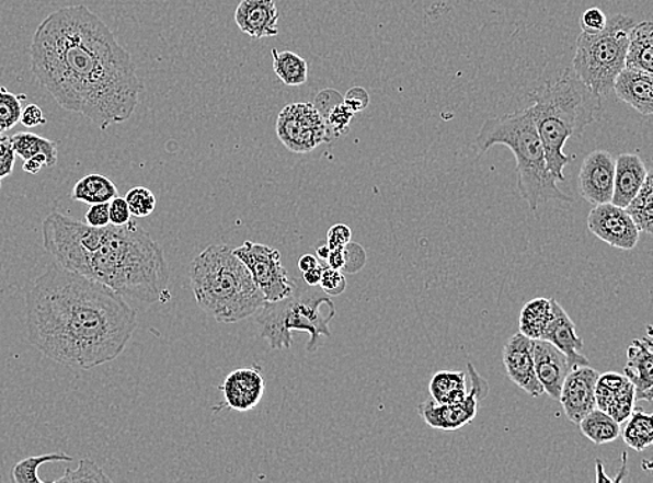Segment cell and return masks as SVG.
Returning <instances> with one entry per match:
<instances>
[{"label": "cell", "mask_w": 653, "mask_h": 483, "mask_svg": "<svg viewBox=\"0 0 653 483\" xmlns=\"http://www.w3.org/2000/svg\"><path fill=\"white\" fill-rule=\"evenodd\" d=\"M31 71L65 111L102 131L134 115L142 84L137 66L100 15L84 4L50 13L33 35Z\"/></svg>", "instance_id": "cell-1"}, {"label": "cell", "mask_w": 653, "mask_h": 483, "mask_svg": "<svg viewBox=\"0 0 653 483\" xmlns=\"http://www.w3.org/2000/svg\"><path fill=\"white\" fill-rule=\"evenodd\" d=\"M30 343L65 367L115 361L137 329V312L100 281L49 266L25 297Z\"/></svg>", "instance_id": "cell-2"}, {"label": "cell", "mask_w": 653, "mask_h": 483, "mask_svg": "<svg viewBox=\"0 0 653 483\" xmlns=\"http://www.w3.org/2000/svg\"><path fill=\"white\" fill-rule=\"evenodd\" d=\"M44 249L55 264L110 287L122 297L153 304L168 296L163 250L136 222L92 228L60 212L43 222Z\"/></svg>", "instance_id": "cell-3"}, {"label": "cell", "mask_w": 653, "mask_h": 483, "mask_svg": "<svg viewBox=\"0 0 653 483\" xmlns=\"http://www.w3.org/2000/svg\"><path fill=\"white\" fill-rule=\"evenodd\" d=\"M535 126L541 137L547 168L558 182H564V168L573 157L563 152L569 138L581 137L598 119L600 96L581 81L575 71L565 68L552 80L529 94Z\"/></svg>", "instance_id": "cell-4"}, {"label": "cell", "mask_w": 653, "mask_h": 483, "mask_svg": "<svg viewBox=\"0 0 653 483\" xmlns=\"http://www.w3.org/2000/svg\"><path fill=\"white\" fill-rule=\"evenodd\" d=\"M190 279L195 301L219 323H238L265 304L253 276L229 245H209L193 261Z\"/></svg>", "instance_id": "cell-5"}, {"label": "cell", "mask_w": 653, "mask_h": 483, "mask_svg": "<svg viewBox=\"0 0 653 483\" xmlns=\"http://www.w3.org/2000/svg\"><path fill=\"white\" fill-rule=\"evenodd\" d=\"M495 146L507 147L516 157L518 192L531 210L548 202H574L548 171L541 137L529 107L483 123L476 140L478 151L486 152Z\"/></svg>", "instance_id": "cell-6"}, {"label": "cell", "mask_w": 653, "mask_h": 483, "mask_svg": "<svg viewBox=\"0 0 653 483\" xmlns=\"http://www.w3.org/2000/svg\"><path fill=\"white\" fill-rule=\"evenodd\" d=\"M293 283L291 295L279 301L265 302L255 313V322L260 336L272 349H289L291 332L298 331L310 333L307 349L313 353L321 336L331 337L329 323L336 315V307L321 287L308 286L302 277H295Z\"/></svg>", "instance_id": "cell-7"}, {"label": "cell", "mask_w": 653, "mask_h": 483, "mask_svg": "<svg viewBox=\"0 0 653 483\" xmlns=\"http://www.w3.org/2000/svg\"><path fill=\"white\" fill-rule=\"evenodd\" d=\"M635 22L615 14L598 34L583 33L575 44L573 70L599 96L609 95L616 77L626 68L629 34Z\"/></svg>", "instance_id": "cell-8"}, {"label": "cell", "mask_w": 653, "mask_h": 483, "mask_svg": "<svg viewBox=\"0 0 653 483\" xmlns=\"http://www.w3.org/2000/svg\"><path fill=\"white\" fill-rule=\"evenodd\" d=\"M276 135L293 153H310L332 140L325 117L310 102L283 107L276 120Z\"/></svg>", "instance_id": "cell-9"}, {"label": "cell", "mask_w": 653, "mask_h": 483, "mask_svg": "<svg viewBox=\"0 0 653 483\" xmlns=\"http://www.w3.org/2000/svg\"><path fill=\"white\" fill-rule=\"evenodd\" d=\"M233 251L250 271L255 285L264 295L265 302L279 301L291 295L295 283L282 265L280 253L274 246L247 240Z\"/></svg>", "instance_id": "cell-10"}, {"label": "cell", "mask_w": 653, "mask_h": 483, "mask_svg": "<svg viewBox=\"0 0 653 483\" xmlns=\"http://www.w3.org/2000/svg\"><path fill=\"white\" fill-rule=\"evenodd\" d=\"M471 389L462 402L438 404L431 398L419 405V414L425 424L434 429L459 430L472 423L478 414V405L490 393V383L478 373L474 365L468 364Z\"/></svg>", "instance_id": "cell-11"}, {"label": "cell", "mask_w": 653, "mask_h": 483, "mask_svg": "<svg viewBox=\"0 0 653 483\" xmlns=\"http://www.w3.org/2000/svg\"><path fill=\"white\" fill-rule=\"evenodd\" d=\"M587 226L591 233L615 249L631 251L640 241L641 231L630 215L611 203L595 205L588 215Z\"/></svg>", "instance_id": "cell-12"}, {"label": "cell", "mask_w": 653, "mask_h": 483, "mask_svg": "<svg viewBox=\"0 0 653 483\" xmlns=\"http://www.w3.org/2000/svg\"><path fill=\"white\" fill-rule=\"evenodd\" d=\"M615 186V159L605 149H595L585 157L578 174L581 197L600 205L611 203Z\"/></svg>", "instance_id": "cell-13"}, {"label": "cell", "mask_w": 653, "mask_h": 483, "mask_svg": "<svg viewBox=\"0 0 653 483\" xmlns=\"http://www.w3.org/2000/svg\"><path fill=\"white\" fill-rule=\"evenodd\" d=\"M598 378V371L589 365H584L572 369L564 379L559 402L562 403L570 423L580 424L585 415L596 409L595 387Z\"/></svg>", "instance_id": "cell-14"}, {"label": "cell", "mask_w": 653, "mask_h": 483, "mask_svg": "<svg viewBox=\"0 0 653 483\" xmlns=\"http://www.w3.org/2000/svg\"><path fill=\"white\" fill-rule=\"evenodd\" d=\"M503 365L508 379L531 398H539L545 393L535 373L532 338L520 332L508 338L503 348Z\"/></svg>", "instance_id": "cell-15"}, {"label": "cell", "mask_w": 653, "mask_h": 483, "mask_svg": "<svg viewBox=\"0 0 653 483\" xmlns=\"http://www.w3.org/2000/svg\"><path fill=\"white\" fill-rule=\"evenodd\" d=\"M226 405L245 413L260 404L265 393V380L256 368H240L226 377L222 387Z\"/></svg>", "instance_id": "cell-16"}, {"label": "cell", "mask_w": 653, "mask_h": 483, "mask_svg": "<svg viewBox=\"0 0 653 483\" xmlns=\"http://www.w3.org/2000/svg\"><path fill=\"white\" fill-rule=\"evenodd\" d=\"M625 377L635 390V400L652 403L653 395V343L652 326H646V337L635 338L627 349Z\"/></svg>", "instance_id": "cell-17"}, {"label": "cell", "mask_w": 653, "mask_h": 483, "mask_svg": "<svg viewBox=\"0 0 653 483\" xmlns=\"http://www.w3.org/2000/svg\"><path fill=\"white\" fill-rule=\"evenodd\" d=\"M241 33L253 39L279 35V9L275 0H241L234 12Z\"/></svg>", "instance_id": "cell-18"}, {"label": "cell", "mask_w": 653, "mask_h": 483, "mask_svg": "<svg viewBox=\"0 0 653 483\" xmlns=\"http://www.w3.org/2000/svg\"><path fill=\"white\" fill-rule=\"evenodd\" d=\"M535 373L543 392L554 400H559L564 379L572 369L565 354L547 341H534Z\"/></svg>", "instance_id": "cell-19"}, {"label": "cell", "mask_w": 653, "mask_h": 483, "mask_svg": "<svg viewBox=\"0 0 653 483\" xmlns=\"http://www.w3.org/2000/svg\"><path fill=\"white\" fill-rule=\"evenodd\" d=\"M552 318H550L548 326L545 329L541 341L552 343L554 347L564 353L573 368L588 365L589 359L581 353L584 349L583 338L575 333L572 318L554 298H552Z\"/></svg>", "instance_id": "cell-20"}, {"label": "cell", "mask_w": 653, "mask_h": 483, "mask_svg": "<svg viewBox=\"0 0 653 483\" xmlns=\"http://www.w3.org/2000/svg\"><path fill=\"white\" fill-rule=\"evenodd\" d=\"M614 90L617 100L632 107L642 116L653 113V79L646 71L625 68L616 77Z\"/></svg>", "instance_id": "cell-21"}, {"label": "cell", "mask_w": 653, "mask_h": 483, "mask_svg": "<svg viewBox=\"0 0 653 483\" xmlns=\"http://www.w3.org/2000/svg\"><path fill=\"white\" fill-rule=\"evenodd\" d=\"M648 174L646 164L637 153H623L615 161V186L611 204L626 208L640 192Z\"/></svg>", "instance_id": "cell-22"}, {"label": "cell", "mask_w": 653, "mask_h": 483, "mask_svg": "<svg viewBox=\"0 0 653 483\" xmlns=\"http://www.w3.org/2000/svg\"><path fill=\"white\" fill-rule=\"evenodd\" d=\"M626 68L653 71V25L642 22L632 25L627 45Z\"/></svg>", "instance_id": "cell-23"}, {"label": "cell", "mask_w": 653, "mask_h": 483, "mask_svg": "<svg viewBox=\"0 0 653 483\" xmlns=\"http://www.w3.org/2000/svg\"><path fill=\"white\" fill-rule=\"evenodd\" d=\"M117 194H119V189L111 179L102 176V174H89L76 183L70 197L77 203L94 205L111 203L113 198L117 197Z\"/></svg>", "instance_id": "cell-24"}, {"label": "cell", "mask_w": 653, "mask_h": 483, "mask_svg": "<svg viewBox=\"0 0 653 483\" xmlns=\"http://www.w3.org/2000/svg\"><path fill=\"white\" fill-rule=\"evenodd\" d=\"M553 306L552 298H534L523 307L518 325L524 336L532 341H541L545 329H547L550 318H552Z\"/></svg>", "instance_id": "cell-25"}, {"label": "cell", "mask_w": 653, "mask_h": 483, "mask_svg": "<svg viewBox=\"0 0 653 483\" xmlns=\"http://www.w3.org/2000/svg\"><path fill=\"white\" fill-rule=\"evenodd\" d=\"M467 375L461 371H439L429 382L431 399L438 404H454L467 398Z\"/></svg>", "instance_id": "cell-26"}, {"label": "cell", "mask_w": 653, "mask_h": 483, "mask_svg": "<svg viewBox=\"0 0 653 483\" xmlns=\"http://www.w3.org/2000/svg\"><path fill=\"white\" fill-rule=\"evenodd\" d=\"M578 425L585 438L596 446L611 444L621 434L620 424L599 409L591 411L580 421Z\"/></svg>", "instance_id": "cell-27"}, {"label": "cell", "mask_w": 653, "mask_h": 483, "mask_svg": "<svg viewBox=\"0 0 653 483\" xmlns=\"http://www.w3.org/2000/svg\"><path fill=\"white\" fill-rule=\"evenodd\" d=\"M15 156L27 159L44 156L48 161V168H54L58 163V143L48 140V138L34 135V133H18L10 137Z\"/></svg>", "instance_id": "cell-28"}, {"label": "cell", "mask_w": 653, "mask_h": 483, "mask_svg": "<svg viewBox=\"0 0 653 483\" xmlns=\"http://www.w3.org/2000/svg\"><path fill=\"white\" fill-rule=\"evenodd\" d=\"M274 71L283 84L287 87H301L308 81V64L300 55L290 50L272 49Z\"/></svg>", "instance_id": "cell-29"}, {"label": "cell", "mask_w": 653, "mask_h": 483, "mask_svg": "<svg viewBox=\"0 0 653 483\" xmlns=\"http://www.w3.org/2000/svg\"><path fill=\"white\" fill-rule=\"evenodd\" d=\"M632 222L642 233L652 234L653 230V176L648 171L644 184L635 197L625 208Z\"/></svg>", "instance_id": "cell-30"}, {"label": "cell", "mask_w": 653, "mask_h": 483, "mask_svg": "<svg viewBox=\"0 0 653 483\" xmlns=\"http://www.w3.org/2000/svg\"><path fill=\"white\" fill-rule=\"evenodd\" d=\"M623 430L626 445L635 451H644L653 444L652 414L632 411Z\"/></svg>", "instance_id": "cell-31"}, {"label": "cell", "mask_w": 653, "mask_h": 483, "mask_svg": "<svg viewBox=\"0 0 653 483\" xmlns=\"http://www.w3.org/2000/svg\"><path fill=\"white\" fill-rule=\"evenodd\" d=\"M73 461V457L66 453H50L44 456L28 457L19 461L12 471V480L14 483H44L38 476V469L41 465L48 464V462Z\"/></svg>", "instance_id": "cell-32"}, {"label": "cell", "mask_w": 653, "mask_h": 483, "mask_svg": "<svg viewBox=\"0 0 653 483\" xmlns=\"http://www.w3.org/2000/svg\"><path fill=\"white\" fill-rule=\"evenodd\" d=\"M25 95H14L7 87H0V135L12 130L22 119V101Z\"/></svg>", "instance_id": "cell-33"}, {"label": "cell", "mask_w": 653, "mask_h": 483, "mask_svg": "<svg viewBox=\"0 0 653 483\" xmlns=\"http://www.w3.org/2000/svg\"><path fill=\"white\" fill-rule=\"evenodd\" d=\"M56 483H76V482H112L104 470L94 461L84 459L80 461L79 469L65 471V475L55 481Z\"/></svg>", "instance_id": "cell-34"}, {"label": "cell", "mask_w": 653, "mask_h": 483, "mask_svg": "<svg viewBox=\"0 0 653 483\" xmlns=\"http://www.w3.org/2000/svg\"><path fill=\"white\" fill-rule=\"evenodd\" d=\"M635 402V390L634 387H632V383L629 382L623 389L620 390L619 393L615 395L614 399H611V402L608 405V409H606L605 413H608L611 418L621 425L626 423L632 411H634Z\"/></svg>", "instance_id": "cell-35"}, {"label": "cell", "mask_w": 653, "mask_h": 483, "mask_svg": "<svg viewBox=\"0 0 653 483\" xmlns=\"http://www.w3.org/2000/svg\"><path fill=\"white\" fill-rule=\"evenodd\" d=\"M126 203L130 208L131 216L147 218L157 208V197L151 189L146 187H134L126 194Z\"/></svg>", "instance_id": "cell-36"}, {"label": "cell", "mask_w": 653, "mask_h": 483, "mask_svg": "<svg viewBox=\"0 0 653 483\" xmlns=\"http://www.w3.org/2000/svg\"><path fill=\"white\" fill-rule=\"evenodd\" d=\"M353 117L354 113L343 104V101L334 105L325 116L326 125L329 131H331L332 138H339L346 135L350 130V125H352Z\"/></svg>", "instance_id": "cell-37"}, {"label": "cell", "mask_w": 653, "mask_h": 483, "mask_svg": "<svg viewBox=\"0 0 653 483\" xmlns=\"http://www.w3.org/2000/svg\"><path fill=\"white\" fill-rule=\"evenodd\" d=\"M344 265L342 272L344 274H357V272L364 268L365 262H367V254L362 245L352 243L343 246Z\"/></svg>", "instance_id": "cell-38"}, {"label": "cell", "mask_w": 653, "mask_h": 483, "mask_svg": "<svg viewBox=\"0 0 653 483\" xmlns=\"http://www.w3.org/2000/svg\"><path fill=\"white\" fill-rule=\"evenodd\" d=\"M320 287L328 296H341L347 289V280L343 272L325 266L322 272Z\"/></svg>", "instance_id": "cell-39"}, {"label": "cell", "mask_w": 653, "mask_h": 483, "mask_svg": "<svg viewBox=\"0 0 653 483\" xmlns=\"http://www.w3.org/2000/svg\"><path fill=\"white\" fill-rule=\"evenodd\" d=\"M606 22H608V15L602 12L599 8H591L581 15L580 23L583 33L598 34L605 28Z\"/></svg>", "instance_id": "cell-40"}, {"label": "cell", "mask_w": 653, "mask_h": 483, "mask_svg": "<svg viewBox=\"0 0 653 483\" xmlns=\"http://www.w3.org/2000/svg\"><path fill=\"white\" fill-rule=\"evenodd\" d=\"M15 152L10 141V137H4L0 140V187H2V180L12 176L15 164Z\"/></svg>", "instance_id": "cell-41"}, {"label": "cell", "mask_w": 653, "mask_h": 483, "mask_svg": "<svg viewBox=\"0 0 653 483\" xmlns=\"http://www.w3.org/2000/svg\"><path fill=\"white\" fill-rule=\"evenodd\" d=\"M343 104L348 107L350 111L356 115V113L367 110L369 105L368 91L363 87H353L343 96Z\"/></svg>", "instance_id": "cell-42"}, {"label": "cell", "mask_w": 653, "mask_h": 483, "mask_svg": "<svg viewBox=\"0 0 653 483\" xmlns=\"http://www.w3.org/2000/svg\"><path fill=\"white\" fill-rule=\"evenodd\" d=\"M133 216L130 208L126 203V198L117 197L113 198L110 203V219L113 226H125L130 222Z\"/></svg>", "instance_id": "cell-43"}, {"label": "cell", "mask_w": 653, "mask_h": 483, "mask_svg": "<svg viewBox=\"0 0 653 483\" xmlns=\"http://www.w3.org/2000/svg\"><path fill=\"white\" fill-rule=\"evenodd\" d=\"M85 223L92 228H105L111 225L110 219V203L91 205L85 214Z\"/></svg>", "instance_id": "cell-44"}, {"label": "cell", "mask_w": 653, "mask_h": 483, "mask_svg": "<svg viewBox=\"0 0 653 483\" xmlns=\"http://www.w3.org/2000/svg\"><path fill=\"white\" fill-rule=\"evenodd\" d=\"M352 229L347 225H334L328 230L326 244L329 249H337V246H344L352 241Z\"/></svg>", "instance_id": "cell-45"}, {"label": "cell", "mask_w": 653, "mask_h": 483, "mask_svg": "<svg viewBox=\"0 0 653 483\" xmlns=\"http://www.w3.org/2000/svg\"><path fill=\"white\" fill-rule=\"evenodd\" d=\"M20 122H22L25 127L33 128L45 125L46 117L38 105L30 104L23 107L22 119H20Z\"/></svg>", "instance_id": "cell-46"}, {"label": "cell", "mask_w": 653, "mask_h": 483, "mask_svg": "<svg viewBox=\"0 0 653 483\" xmlns=\"http://www.w3.org/2000/svg\"><path fill=\"white\" fill-rule=\"evenodd\" d=\"M48 168V161L44 156H37L24 162V171L30 174H38L44 168Z\"/></svg>", "instance_id": "cell-47"}, {"label": "cell", "mask_w": 653, "mask_h": 483, "mask_svg": "<svg viewBox=\"0 0 653 483\" xmlns=\"http://www.w3.org/2000/svg\"><path fill=\"white\" fill-rule=\"evenodd\" d=\"M323 268H325V266L320 264L317 268L302 272V280H305L308 286H320Z\"/></svg>", "instance_id": "cell-48"}, {"label": "cell", "mask_w": 653, "mask_h": 483, "mask_svg": "<svg viewBox=\"0 0 653 483\" xmlns=\"http://www.w3.org/2000/svg\"><path fill=\"white\" fill-rule=\"evenodd\" d=\"M320 265V260L317 258L316 255L307 254L302 255L300 261H298V269L300 272H307Z\"/></svg>", "instance_id": "cell-49"}, {"label": "cell", "mask_w": 653, "mask_h": 483, "mask_svg": "<svg viewBox=\"0 0 653 483\" xmlns=\"http://www.w3.org/2000/svg\"><path fill=\"white\" fill-rule=\"evenodd\" d=\"M329 253H331V249H329L328 244L318 246L317 258L326 261Z\"/></svg>", "instance_id": "cell-50"}, {"label": "cell", "mask_w": 653, "mask_h": 483, "mask_svg": "<svg viewBox=\"0 0 653 483\" xmlns=\"http://www.w3.org/2000/svg\"><path fill=\"white\" fill-rule=\"evenodd\" d=\"M4 137H7V136L0 135V140H3Z\"/></svg>", "instance_id": "cell-51"}]
</instances>
